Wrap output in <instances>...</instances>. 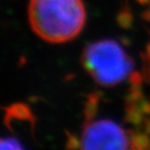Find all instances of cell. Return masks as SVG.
Instances as JSON below:
<instances>
[{
  "label": "cell",
  "mask_w": 150,
  "mask_h": 150,
  "mask_svg": "<svg viewBox=\"0 0 150 150\" xmlns=\"http://www.w3.org/2000/svg\"><path fill=\"white\" fill-rule=\"evenodd\" d=\"M27 14L33 33L54 44L75 39L87 19L82 0H29Z\"/></svg>",
  "instance_id": "6da1fadb"
},
{
  "label": "cell",
  "mask_w": 150,
  "mask_h": 150,
  "mask_svg": "<svg viewBox=\"0 0 150 150\" xmlns=\"http://www.w3.org/2000/svg\"><path fill=\"white\" fill-rule=\"evenodd\" d=\"M81 150H127L125 132L108 120L94 121L84 128Z\"/></svg>",
  "instance_id": "3957f363"
},
{
  "label": "cell",
  "mask_w": 150,
  "mask_h": 150,
  "mask_svg": "<svg viewBox=\"0 0 150 150\" xmlns=\"http://www.w3.org/2000/svg\"><path fill=\"white\" fill-rule=\"evenodd\" d=\"M1 150H24L21 143L13 137H7L1 142Z\"/></svg>",
  "instance_id": "277c9868"
},
{
  "label": "cell",
  "mask_w": 150,
  "mask_h": 150,
  "mask_svg": "<svg viewBox=\"0 0 150 150\" xmlns=\"http://www.w3.org/2000/svg\"><path fill=\"white\" fill-rule=\"evenodd\" d=\"M82 63L94 80L105 87L122 82L132 68L130 59L123 47L110 39L88 45L82 53Z\"/></svg>",
  "instance_id": "7a4b0ae2"
}]
</instances>
